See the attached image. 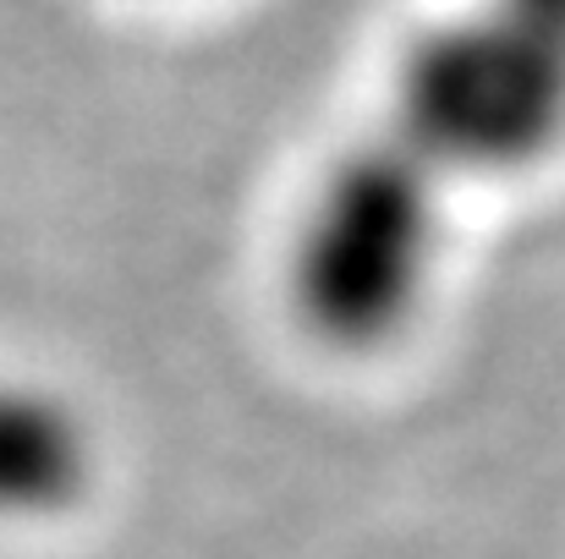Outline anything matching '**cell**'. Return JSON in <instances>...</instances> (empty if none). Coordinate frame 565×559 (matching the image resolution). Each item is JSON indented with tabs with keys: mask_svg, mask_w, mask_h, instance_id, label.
Wrapping results in <instances>:
<instances>
[{
	"mask_svg": "<svg viewBox=\"0 0 565 559\" xmlns=\"http://www.w3.org/2000/svg\"><path fill=\"white\" fill-rule=\"evenodd\" d=\"M439 252L445 176L390 132L319 176L286 252V291L324 346L379 352L423 313Z\"/></svg>",
	"mask_w": 565,
	"mask_h": 559,
	"instance_id": "1",
	"label": "cell"
},
{
	"mask_svg": "<svg viewBox=\"0 0 565 559\" xmlns=\"http://www.w3.org/2000/svg\"><path fill=\"white\" fill-rule=\"evenodd\" d=\"M395 138L439 176H505L565 143V44L472 6L434 22L395 77Z\"/></svg>",
	"mask_w": 565,
	"mask_h": 559,
	"instance_id": "2",
	"label": "cell"
},
{
	"mask_svg": "<svg viewBox=\"0 0 565 559\" xmlns=\"http://www.w3.org/2000/svg\"><path fill=\"white\" fill-rule=\"evenodd\" d=\"M99 477L88 411L44 378L0 373V527L72 516Z\"/></svg>",
	"mask_w": 565,
	"mask_h": 559,
	"instance_id": "3",
	"label": "cell"
},
{
	"mask_svg": "<svg viewBox=\"0 0 565 559\" xmlns=\"http://www.w3.org/2000/svg\"><path fill=\"white\" fill-rule=\"evenodd\" d=\"M483 6H494V11H505V17H516V22H527V28L565 44V0H483Z\"/></svg>",
	"mask_w": 565,
	"mask_h": 559,
	"instance_id": "4",
	"label": "cell"
}]
</instances>
